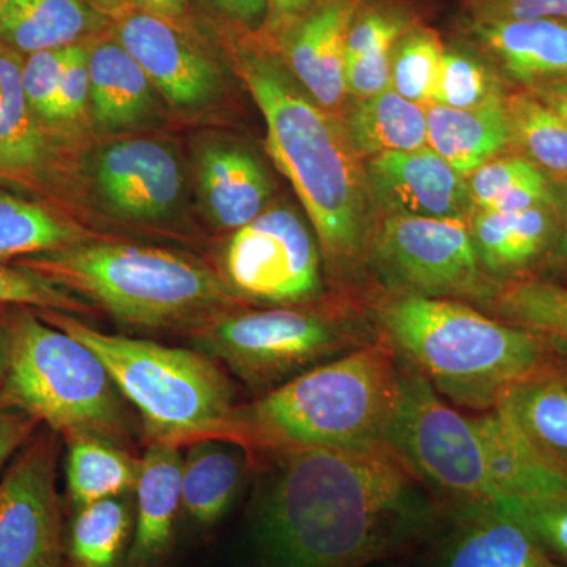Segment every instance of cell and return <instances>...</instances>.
Here are the masks:
<instances>
[{
    "label": "cell",
    "mask_w": 567,
    "mask_h": 567,
    "mask_svg": "<svg viewBox=\"0 0 567 567\" xmlns=\"http://www.w3.org/2000/svg\"><path fill=\"white\" fill-rule=\"evenodd\" d=\"M259 567H365L434 539L450 511L386 445L305 447L254 458Z\"/></svg>",
    "instance_id": "6da1fadb"
},
{
    "label": "cell",
    "mask_w": 567,
    "mask_h": 567,
    "mask_svg": "<svg viewBox=\"0 0 567 567\" xmlns=\"http://www.w3.org/2000/svg\"><path fill=\"white\" fill-rule=\"evenodd\" d=\"M399 386L398 354L377 338L235 405L216 440L240 446L249 461L305 447L385 445Z\"/></svg>",
    "instance_id": "7a4b0ae2"
},
{
    "label": "cell",
    "mask_w": 567,
    "mask_h": 567,
    "mask_svg": "<svg viewBox=\"0 0 567 567\" xmlns=\"http://www.w3.org/2000/svg\"><path fill=\"white\" fill-rule=\"evenodd\" d=\"M235 59L267 123L268 152L305 205L323 252L334 267L349 265L363 246L365 178L346 130L260 44H237Z\"/></svg>",
    "instance_id": "3957f363"
},
{
    "label": "cell",
    "mask_w": 567,
    "mask_h": 567,
    "mask_svg": "<svg viewBox=\"0 0 567 567\" xmlns=\"http://www.w3.org/2000/svg\"><path fill=\"white\" fill-rule=\"evenodd\" d=\"M379 338L445 401L491 412L522 379L551 358L527 330L454 298L398 293L375 309Z\"/></svg>",
    "instance_id": "277c9868"
},
{
    "label": "cell",
    "mask_w": 567,
    "mask_h": 567,
    "mask_svg": "<svg viewBox=\"0 0 567 567\" xmlns=\"http://www.w3.org/2000/svg\"><path fill=\"white\" fill-rule=\"evenodd\" d=\"M14 264L99 305L118 322L145 330L189 333L238 308L237 295L210 268L148 246L82 241Z\"/></svg>",
    "instance_id": "5b68a950"
},
{
    "label": "cell",
    "mask_w": 567,
    "mask_h": 567,
    "mask_svg": "<svg viewBox=\"0 0 567 567\" xmlns=\"http://www.w3.org/2000/svg\"><path fill=\"white\" fill-rule=\"evenodd\" d=\"M102 361L118 393L137 410L148 443L189 446L216 440L237 405L233 383L199 350L104 333L59 311H40Z\"/></svg>",
    "instance_id": "8992f818"
},
{
    "label": "cell",
    "mask_w": 567,
    "mask_h": 567,
    "mask_svg": "<svg viewBox=\"0 0 567 567\" xmlns=\"http://www.w3.org/2000/svg\"><path fill=\"white\" fill-rule=\"evenodd\" d=\"M6 333L0 409L25 413L63 439L91 434L128 447L130 410L89 347L29 306L7 308Z\"/></svg>",
    "instance_id": "52a82bcc"
},
{
    "label": "cell",
    "mask_w": 567,
    "mask_h": 567,
    "mask_svg": "<svg viewBox=\"0 0 567 567\" xmlns=\"http://www.w3.org/2000/svg\"><path fill=\"white\" fill-rule=\"evenodd\" d=\"M399 364L401 386L385 445L434 492L450 514L499 509L502 498L473 415L458 412L412 365L402 360Z\"/></svg>",
    "instance_id": "ba28073f"
},
{
    "label": "cell",
    "mask_w": 567,
    "mask_h": 567,
    "mask_svg": "<svg viewBox=\"0 0 567 567\" xmlns=\"http://www.w3.org/2000/svg\"><path fill=\"white\" fill-rule=\"evenodd\" d=\"M188 336L194 349L229 369L256 395L371 342L319 309L292 306L230 309Z\"/></svg>",
    "instance_id": "9c48e42d"
},
{
    "label": "cell",
    "mask_w": 567,
    "mask_h": 567,
    "mask_svg": "<svg viewBox=\"0 0 567 567\" xmlns=\"http://www.w3.org/2000/svg\"><path fill=\"white\" fill-rule=\"evenodd\" d=\"M372 259L401 293L484 303L499 287L481 265L465 219L391 215L375 235Z\"/></svg>",
    "instance_id": "30bf717a"
},
{
    "label": "cell",
    "mask_w": 567,
    "mask_h": 567,
    "mask_svg": "<svg viewBox=\"0 0 567 567\" xmlns=\"http://www.w3.org/2000/svg\"><path fill=\"white\" fill-rule=\"evenodd\" d=\"M224 282L237 297L278 306L322 293L320 254L297 213L276 207L235 230L223 257Z\"/></svg>",
    "instance_id": "8fae6325"
},
{
    "label": "cell",
    "mask_w": 567,
    "mask_h": 567,
    "mask_svg": "<svg viewBox=\"0 0 567 567\" xmlns=\"http://www.w3.org/2000/svg\"><path fill=\"white\" fill-rule=\"evenodd\" d=\"M59 439L41 425L0 480V567H65Z\"/></svg>",
    "instance_id": "7c38bea8"
},
{
    "label": "cell",
    "mask_w": 567,
    "mask_h": 567,
    "mask_svg": "<svg viewBox=\"0 0 567 567\" xmlns=\"http://www.w3.org/2000/svg\"><path fill=\"white\" fill-rule=\"evenodd\" d=\"M117 40L174 110L210 106L221 92L216 63L173 22L133 11L121 17Z\"/></svg>",
    "instance_id": "4fadbf2b"
},
{
    "label": "cell",
    "mask_w": 567,
    "mask_h": 567,
    "mask_svg": "<svg viewBox=\"0 0 567 567\" xmlns=\"http://www.w3.org/2000/svg\"><path fill=\"white\" fill-rule=\"evenodd\" d=\"M93 182L104 205L130 221H155L182 197L181 162L163 142H112L93 163Z\"/></svg>",
    "instance_id": "5bb4252c"
},
{
    "label": "cell",
    "mask_w": 567,
    "mask_h": 567,
    "mask_svg": "<svg viewBox=\"0 0 567 567\" xmlns=\"http://www.w3.org/2000/svg\"><path fill=\"white\" fill-rule=\"evenodd\" d=\"M368 182L394 215L465 219L473 207L464 175L431 147L374 156L368 163Z\"/></svg>",
    "instance_id": "9a60e30c"
},
{
    "label": "cell",
    "mask_w": 567,
    "mask_h": 567,
    "mask_svg": "<svg viewBox=\"0 0 567 567\" xmlns=\"http://www.w3.org/2000/svg\"><path fill=\"white\" fill-rule=\"evenodd\" d=\"M361 0H327L275 41L287 69L323 110L344 100L346 41Z\"/></svg>",
    "instance_id": "2e32d148"
},
{
    "label": "cell",
    "mask_w": 567,
    "mask_h": 567,
    "mask_svg": "<svg viewBox=\"0 0 567 567\" xmlns=\"http://www.w3.org/2000/svg\"><path fill=\"white\" fill-rule=\"evenodd\" d=\"M495 410L551 473L567 481V361L551 357L511 386Z\"/></svg>",
    "instance_id": "e0dca14e"
},
{
    "label": "cell",
    "mask_w": 567,
    "mask_h": 567,
    "mask_svg": "<svg viewBox=\"0 0 567 567\" xmlns=\"http://www.w3.org/2000/svg\"><path fill=\"white\" fill-rule=\"evenodd\" d=\"M181 447L148 443L134 487V532L125 567H159L169 557L182 514Z\"/></svg>",
    "instance_id": "ac0fdd59"
},
{
    "label": "cell",
    "mask_w": 567,
    "mask_h": 567,
    "mask_svg": "<svg viewBox=\"0 0 567 567\" xmlns=\"http://www.w3.org/2000/svg\"><path fill=\"white\" fill-rule=\"evenodd\" d=\"M436 567H561L516 517L496 509L451 513Z\"/></svg>",
    "instance_id": "d6986e66"
},
{
    "label": "cell",
    "mask_w": 567,
    "mask_h": 567,
    "mask_svg": "<svg viewBox=\"0 0 567 567\" xmlns=\"http://www.w3.org/2000/svg\"><path fill=\"white\" fill-rule=\"evenodd\" d=\"M465 32L514 80L567 78V21H470Z\"/></svg>",
    "instance_id": "ffe728a7"
},
{
    "label": "cell",
    "mask_w": 567,
    "mask_h": 567,
    "mask_svg": "<svg viewBox=\"0 0 567 567\" xmlns=\"http://www.w3.org/2000/svg\"><path fill=\"white\" fill-rule=\"evenodd\" d=\"M87 62L93 118L100 130L130 132L152 121L156 111L155 85L121 41L93 44Z\"/></svg>",
    "instance_id": "44dd1931"
},
{
    "label": "cell",
    "mask_w": 567,
    "mask_h": 567,
    "mask_svg": "<svg viewBox=\"0 0 567 567\" xmlns=\"http://www.w3.org/2000/svg\"><path fill=\"white\" fill-rule=\"evenodd\" d=\"M22 87L17 51L0 43V177L40 182L50 173L55 153Z\"/></svg>",
    "instance_id": "7402d4cb"
},
{
    "label": "cell",
    "mask_w": 567,
    "mask_h": 567,
    "mask_svg": "<svg viewBox=\"0 0 567 567\" xmlns=\"http://www.w3.org/2000/svg\"><path fill=\"white\" fill-rule=\"evenodd\" d=\"M200 193L213 221L240 229L264 212L271 183L259 159L234 144H212L199 159Z\"/></svg>",
    "instance_id": "603a6c76"
},
{
    "label": "cell",
    "mask_w": 567,
    "mask_h": 567,
    "mask_svg": "<svg viewBox=\"0 0 567 567\" xmlns=\"http://www.w3.org/2000/svg\"><path fill=\"white\" fill-rule=\"evenodd\" d=\"M251 465L240 446L200 440L186 450L182 470V516L197 532L216 527L229 513Z\"/></svg>",
    "instance_id": "cb8c5ba5"
},
{
    "label": "cell",
    "mask_w": 567,
    "mask_h": 567,
    "mask_svg": "<svg viewBox=\"0 0 567 567\" xmlns=\"http://www.w3.org/2000/svg\"><path fill=\"white\" fill-rule=\"evenodd\" d=\"M425 123L427 147L464 177L496 158L511 142L506 103L499 96L473 110L431 104Z\"/></svg>",
    "instance_id": "d4e9b609"
},
{
    "label": "cell",
    "mask_w": 567,
    "mask_h": 567,
    "mask_svg": "<svg viewBox=\"0 0 567 567\" xmlns=\"http://www.w3.org/2000/svg\"><path fill=\"white\" fill-rule=\"evenodd\" d=\"M110 18L82 0H2L0 43L35 54L80 43Z\"/></svg>",
    "instance_id": "484cf974"
},
{
    "label": "cell",
    "mask_w": 567,
    "mask_h": 567,
    "mask_svg": "<svg viewBox=\"0 0 567 567\" xmlns=\"http://www.w3.org/2000/svg\"><path fill=\"white\" fill-rule=\"evenodd\" d=\"M470 234L486 274L499 276L505 284L516 281V275L546 252L551 219L546 207L520 213L480 210L473 215Z\"/></svg>",
    "instance_id": "4316f807"
},
{
    "label": "cell",
    "mask_w": 567,
    "mask_h": 567,
    "mask_svg": "<svg viewBox=\"0 0 567 567\" xmlns=\"http://www.w3.org/2000/svg\"><path fill=\"white\" fill-rule=\"evenodd\" d=\"M66 494L73 509L132 495L140 473V457L128 447L91 434L65 436Z\"/></svg>",
    "instance_id": "83f0119b"
},
{
    "label": "cell",
    "mask_w": 567,
    "mask_h": 567,
    "mask_svg": "<svg viewBox=\"0 0 567 567\" xmlns=\"http://www.w3.org/2000/svg\"><path fill=\"white\" fill-rule=\"evenodd\" d=\"M344 130L360 158L427 147L425 110L393 89L361 100L347 117Z\"/></svg>",
    "instance_id": "f1b7e54d"
},
{
    "label": "cell",
    "mask_w": 567,
    "mask_h": 567,
    "mask_svg": "<svg viewBox=\"0 0 567 567\" xmlns=\"http://www.w3.org/2000/svg\"><path fill=\"white\" fill-rule=\"evenodd\" d=\"M133 532L132 495L73 509L65 529V567H125Z\"/></svg>",
    "instance_id": "f546056e"
},
{
    "label": "cell",
    "mask_w": 567,
    "mask_h": 567,
    "mask_svg": "<svg viewBox=\"0 0 567 567\" xmlns=\"http://www.w3.org/2000/svg\"><path fill=\"white\" fill-rule=\"evenodd\" d=\"M487 315L527 330L567 361V286L528 278L505 282L483 303Z\"/></svg>",
    "instance_id": "4dcf8cb0"
},
{
    "label": "cell",
    "mask_w": 567,
    "mask_h": 567,
    "mask_svg": "<svg viewBox=\"0 0 567 567\" xmlns=\"http://www.w3.org/2000/svg\"><path fill=\"white\" fill-rule=\"evenodd\" d=\"M84 234L39 204L0 193V265L82 244Z\"/></svg>",
    "instance_id": "1f68e13d"
},
{
    "label": "cell",
    "mask_w": 567,
    "mask_h": 567,
    "mask_svg": "<svg viewBox=\"0 0 567 567\" xmlns=\"http://www.w3.org/2000/svg\"><path fill=\"white\" fill-rule=\"evenodd\" d=\"M505 103L511 141H516L544 174L567 178L566 122L536 95L518 93Z\"/></svg>",
    "instance_id": "d6a6232c"
},
{
    "label": "cell",
    "mask_w": 567,
    "mask_h": 567,
    "mask_svg": "<svg viewBox=\"0 0 567 567\" xmlns=\"http://www.w3.org/2000/svg\"><path fill=\"white\" fill-rule=\"evenodd\" d=\"M445 44L432 29L415 28L398 41L391 65V89L409 102L431 103Z\"/></svg>",
    "instance_id": "836d02e7"
},
{
    "label": "cell",
    "mask_w": 567,
    "mask_h": 567,
    "mask_svg": "<svg viewBox=\"0 0 567 567\" xmlns=\"http://www.w3.org/2000/svg\"><path fill=\"white\" fill-rule=\"evenodd\" d=\"M491 74L472 52L445 47L431 104L451 110H473L496 99Z\"/></svg>",
    "instance_id": "e575fe53"
},
{
    "label": "cell",
    "mask_w": 567,
    "mask_h": 567,
    "mask_svg": "<svg viewBox=\"0 0 567 567\" xmlns=\"http://www.w3.org/2000/svg\"><path fill=\"white\" fill-rule=\"evenodd\" d=\"M0 306H29L71 316L93 312L92 305L80 295L17 264L0 265Z\"/></svg>",
    "instance_id": "d590c367"
},
{
    "label": "cell",
    "mask_w": 567,
    "mask_h": 567,
    "mask_svg": "<svg viewBox=\"0 0 567 567\" xmlns=\"http://www.w3.org/2000/svg\"><path fill=\"white\" fill-rule=\"evenodd\" d=\"M505 513L535 536L548 557L567 567V487L518 502Z\"/></svg>",
    "instance_id": "8d00e7d4"
},
{
    "label": "cell",
    "mask_w": 567,
    "mask_h": 567,
    "mask_svg": "<svg viewBox=\"0 0 567 567\" xmlns=\"http://www.w3.org/2000/svg\"><path fill=\"white\" fill-rule=\"evenodd\" d=\"M543 173L524 156H496L468 175L470 196L480 210H491L502 197L520 183Z\"/></svg>",
    "instance_id": "74e56055"
},
{
    "label": "cell",
    "mask_w": 567,
    "mask_h": 567,
    "mask_svg": "<svg viewBox=\"0 0 567 567\" xmlns=\"http://www.w3.org/2000/svg\"><path fill=\"white\" fill-rule=\"evenodd\" d=\"M69 47L40 51L22 63V87L40 122L54 123L55 100L61 87Z\"/></svg>",
    "instance_id": "f35d334b"
},
{
    "label": "cell",
    "mask_w": 567,
    "mask_h": 567,
    "mask_svg": "<svg viewBox=\"0 0 567 567\" xmlns=\"http://www.w3.org/2000/svg\"><path fill=\"white\" fill-rule=\"evenodd\" d=\"M470 21H567V0H466Z\"/></svg>",
    "instance_id": "ab89813d"
},
{
    "label": "cell",
    "mask_w": 567,
    "mask_h": 567,
    "mask_svg": "<svg viewBox=\"0 0 567 567\" xmlns=\"http://www.w3.org/2000/svg\"><path fill=\"white\" fill-rule=\"evenodd\" d=\"M89 50L82 43L71 44L63 69L61 87L55 100L54 123L80 118L91 100L89 76Z\"/></svg>",
    "instance_id": "60d3db41"
},
{
    "label": "cell",
    "mask_w": 567,
    "mask_h": 567,
    "mask_svg": "<svg viewBox=\"0 0 567 567\" xmlns=\"http://www.w3.org/2000/svg\"><path fill=\"white\" fill-rule=\"evenodd\" d=\"M395 47L375 48L346 61V87L360 100L391 89V65Z\"/></svg>",
    "instance_id": "b9f144b4"
},
{
    "label": "cell",
    "mask_w": 567,
    "mask_h": 567,
    "mask_svg": "<svg viewBox=\"0 0 567 567\" xmlns=\"http://www.w3.org/2000/svg\"><path fill=\"white\" fill-rule=\"evenodd\" d=\"M216 24L248 37L265 35L270 0H189Z\"/></svg>",
    "instance_id": "7bdbcfd3"
},
{
    "label": "cell",
    "mask_w": 567,
    "mask_h": 567,
    "mask_svg": "<svg viewBox=\"0 0 567 567\" xmlns=\"http://www.w3.org/2000/svg\"><path fill=\"white\" fill-rule=\"evenodd\" d=\"M41 424L25 413L13 409H0V470L17 456Z\"/></svg>",
    "instance_id": "ee69618b"
},
{
    "label": "cell",
    "mask_w": 567,
    "mask_h": 567,
    "mask_svg": "<svg viewBox=\"0 0 567 567\" xmlns=\"http://www.w3.org/2000/svg\"><path fill=\"white\" fill-rule=\"evenodd\" d=\"M327 0H270L265 37L278 40L290 25Z\"/></svg>",
    "instance_id": "f6af8a7d"
},
{
    "label": "cell",
    "mask_w": 567,
    "mask_h": 567,
    "mask_svg": "<svg viewBox=\"0 0 567 567\" xmlns=\"http://www.w3.org/2000/svg\"><path fill=\"white\" fill-rule=\"evenodd\" d=\"M126 6L173 24L185 21L189 13V0H126Z\"/></svg>",
    "instance_id": "bcb514c9"
},
{
    "label": "cell",
    "mask_w": 567,
    "mask_h": 567,
    "mask_svg": "<svg viewBox=\"0 0 567 567\" xmlns=\"http://www.w3.org/2000/svg\"><path fill=\"white\" fill-rule=\"evenodd\" d=\"M536 96L551 111L557 112L567 125V78L543 82V85L536 91Z\"/></svg>",
    "instance_id": "7dc6e473"
},
{
    "label": "cell",
    "mask_w": 567,
    "mask_h": 567,
    "mask_svg": "<svg viewBox=\"0 0 567 567\" xmlns=\"http://www.w3.org/2000/svg\"><path fill=\"white\" fill-rule=\"evenodd\" d=\"M82 2L87 3L93 10L107 18L111 14L112 17H122V14H125L126 9H128L126 0H82Z\"/></svg>",
    "instance_id": "c3c4849f"
},
{
    "label": "cell",
    "mask_w": 567,
    "mask_h": 567,
    "mask_svg": "<svg viewBox=\"0 0 567 567\" xmlns=\"http://www.w3.org/2000/svg\"><path fill=\"white\" fill-rule=\"evenodd\" d=\"M9 306H0V385H2L3 374H6V350H7V333H6V315Z\"/></svg>",
    "instance_id": "681fc988"
},
{
    "label": "cell",
    "mask_w": 567,
    "mask_h": 567,
    "mask_svg": "<svg viewBox=\"0 0 567 567\" xmlns=\"http://www.w3.org/2000/svg\"><path fill=\"white\" fill-rule=\"evenodd\" d=\"M559 256L563 257V259H567V210H566V226H565V234H563L561 244H559Z\"/></svg>",
    "instance_id": "f907efd6"
},
{
    "label": "cell",
    "mask_w": 567,
    "mask_h": 567,
    "mask_svg": "<svg viewBox=\"0 0 567 567\" xmlns=\"http://www.w3.org/2000/svg\"><path fill=\"white\" fill-rule=\"evenodd\" d=\"M0 9H2V0H0Z\"/></svg>",
    "instance_id": "816d5d0a"
}]
</instances>
